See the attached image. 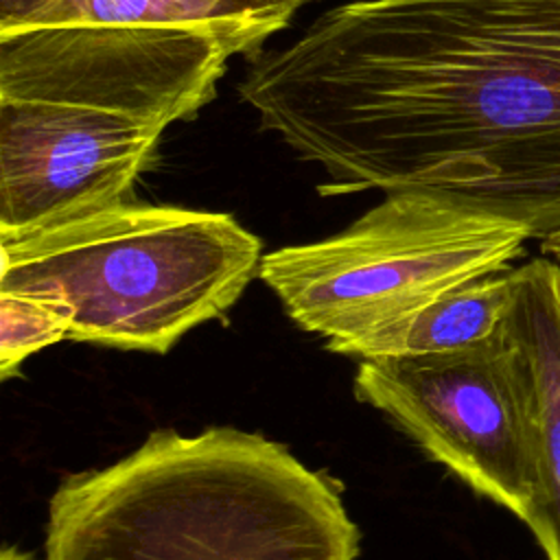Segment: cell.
I'll use <instances>...</instances> for the list:
<instances>
[{
  "label": "cell",
  "instance_id": "obj_13",
  "mask_svg": "<svg viewBox=\"0 0 560 560\" xmlns=\"http://www.w3.org/2000/svg\"><path fill=\"white\" fill-rule=\"evenodd\" d=\"M0 560H35L28 551H22V549H18V547H4L2 549V553H0Z\"/></svg>",
  "mask_w": 560,
  "mask_h": 560
},
{
  "label": "cell",
  "instance_id": "obj_9",
  "mask_svg": "<svg viewBox=\"0 0 560 560\" xmlns=\"http://www.w3.org/2000/svg\"><path fill=\"white\" fill-rule=\"evenodd\" d=\"M300 7L291 0H0V31L68 24L184 26L219 33L254 52Z\"/></svg>",
  "mask_w": 560,
  "mask_h": 560
},
{
  "label": "cell",
  "instance_id": "obj_10",
  "mask_svg": "<svg viewBox=\"0 0 560 560\" xmlns=\"http://www.w3.org/2000/svg\"><path fill=\"white\" fill-rule=\"evenodd\" d=\"M516 295L514 269L464 282L424 308L370 335L337 343L328 350L365 359L424 357L472 348L494 337Z\"/></svg>",
  "mask_w": 560,
  "mask_h": 560
},
{
  "label": "cell",
  "instance_id": "obj_1",
  "mask_svg": "<svg viewBox=\"0 0 560 560\" xmlns=\"http://www.w3.org/2000/svg\"><path fill=\"white\" fill-rule=\"evenodd\" d=\"M238 96L324 195L422 192L560 232V0H357L252 57Z\"/></svg>",
  "mask_w": 560,
  "mask_h": 560
},
{
  "label": "cell",
  "instance_id": "obj_14",
  "mask_svg": "<svg viewBox=\"0 0 560 560\" xmlns=\"http://www.w3.org/2000/svg\"><path fill=\"white\" fill-rule=\"evenodd\" d=\"M293 4H298V7H304V4H308V2H313V0H291Z\"/></svg>",
  "mask_w": 560,
  "mask_h": 560
},
{
  "label": "cell",
  "instance_id": "obj_6",
  "mask_svg": "<svg viewBox=\"0 0 560 560\" xmlns=\"http://www.w3.org/2000/svg\"><path fill=\"white\" fill-rule=\"evenodd\" d=\"M238 52L219 33L184 26L0 31V98L90 105L166 129L214 98Z\"/></svg>",
  "mask_w": 560,
  "mask_h": 560
},
{
  "label": "cell",
  "instance_id": "obj_4",
  "mask_svg": "<svg viewBox=\"0 0 560 560\" xmlns=\"http://www.w3.org/2000/svg\"><path fill=\"white\" fill-rule=\"evenodd\" d=\"M529 232L422 192H387L346 230L262 256L258 278L326 348L381 330L442 293L508 269Z\"/></svg>",
  "mask_w": 560,
  "mask_h": 560
},
{
  "label": "cell",
  "instance_id": "obj_3",
  "mask_svg": "<svg viewBox=\"0 0 560 560\" xmlns=\"http://www.w3.org/2000/svg\"><path fill=\"white\" fill-rule=\"evenodd\" d=\"M0 291L52 302L68 339L162 354L234 306L262 245L225 212L125 201L0 238Z\"/></svg>",
  "mask_w": 560,
  "mask_h": 560
},
{
  "label": "cell",
  "instance_id": "obj_8",
  "mask_svg": "<svg viewBox=\"0 0 560 560\" xmlns=\"http://www.w3.org/2000/svg\"><path fill=\"white\" fill-rule=\"evenodd\" d=\"M516 273V295L503 322L523 352L538 462V499L527 521L547 560H560V267L536 256Z\"/></svg>",
  "mask_w": 560,
  "mask_h": 560
},
{
  "label": "cell",
  "instance_id": "obj_2",
  "mask_svg": "<svg viewBox=\"0 0 560 560\" xmlns=\"http://www.w3.org/2000/svg\"><path fill=\"white\" fill-rule=\"evenodd\" d=\"M359 527L335 479L258 433H151L59 483L44 560H354Z\"/></svg>",
  "mask_w": 560,
  "mask_h": 560
},
{
  "label": "cell",
  "instance_id": "obj_12",
  "mask_svg": "<svg viewBox=\"0 0 560 560\" xmlns=\"http://www.w3.org/2000/svg\"><path fill=\"white\" fill-rule=\"evenodd\" d=\"M540 252H542V256L560 260V232H553V234L540 238Z\"/></svg>",
  "mask_w": 560,
  "mask_h": 560
},
{
  "label": "cell",
  "instance_id": "obj_5",
  "mask_svg": "<svg viewBox=\"0 0 560 560\" xmlns=\"http://www.w3.org/2000/svg\"><path fill=\"white\" fill-rule=\"evenodd\" d=\"M352 389L468 488L527 525L538 499L532 387L523 352L503 326L455 352L359 361Z\"/></svg>",
  "mask_w": 560,
  "mask_h": 560
},
{
  "label": "cell",
  "instance_id": "obj_7",
  "mask_svg": "<svg viewBox=\"0 0 560 560\" xmlns=\"http://www.w3.org/2000/svg\"><path fill=\"white\" fill-rule=\"evenodd\" d=\"M162 133L120 112L0 98V238L129 201Z\"/></svg>",
  "mask_w": 560,
  "mask_h": 560
},
{
  "label": "cell",
  "instance_id": "obj_11",
  "mask_svg": "<svg viewBox=\"0 0 560 560\" xmlns=\"http://www.w3.org/2000/svg\"><path fill=\"white\" fill-rule=\"evenodd\" d=\"M68 317L48 300L0 291V378H11L37 350L68 339Z\"/></svg>",
  "mask_w": 560,
  "mask_h": 560
}]
</instances>
